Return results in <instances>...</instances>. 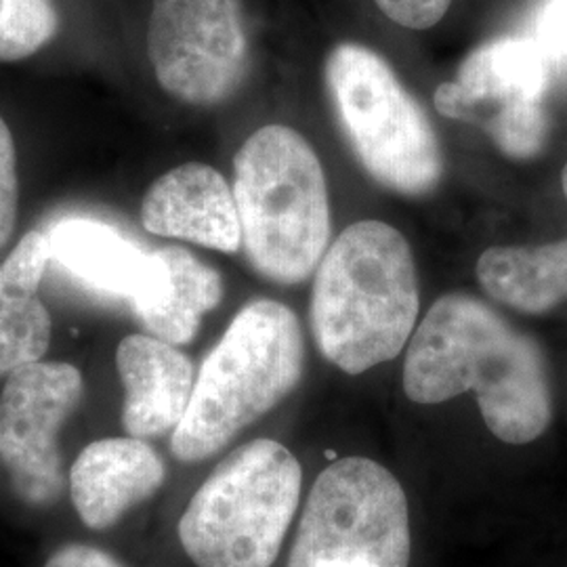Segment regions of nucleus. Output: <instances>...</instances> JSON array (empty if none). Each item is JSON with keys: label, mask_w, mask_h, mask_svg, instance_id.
I'll return each mask as SVG.
<instances>
[{"label": "nucleus", "mask_w": 567, "mask_h": 567, "mask_svg": "<svg viewBox=\"0 0 567 567\" xmlns=\"http://www.w3.org/2000/svg\"><path fill=\"white\" fill-rule=\"evenodd\" d=\"M142 224L154 236L221 252L243 248L234 189L208 164L185 163L152 183L142 203Z\"/></svg>", "instance_id": "nucleus-12"}, {"label": "nucleus", "mask_w": 567, "mask_h": 567, "mask_svg": "<svg viewBox=\"0 0 567 567\" xmlns=\"http://www.w3.org/2000/svg\"><path fill=\"white\" fill-rule=\"evenodd\" d=\"M416 265L383 221L349 225L316 269L311 328L326 360L362 374L404 349L419 318Z\"/></svg>", "instance_id": "nucleus-2"}, {"label": "nucleus", "mask_w": 567, "mask_h": 567, "mask_svg": "<svg viewBox=\"0 0 567 567\" xmlns=\"http://www.w3.org/2000/svg\"><path fill=\"white\" fill-rule=\"evenodd\" d=\"M487 295L522 313H547L567 301V238L540 246H492L477 261Z\"/></svg>", "instance_id": "nucleus-16"}, {"label": "nucleus", "mask_w": 567, "mask_h": 567, "mask_svg": "<svg viewBox=\"0 0 567 567\" xmlns=\"http://www.w3.org/2000/svg\"><path fill=\"white\" fill-rule=\"evenodd\" d=\"M166 477L163 458L140 437H107L82 450L70 471V494L84 526L105 529L147 501Z\"/></svg>", "instance_id": "nucleus-14"}, {"label": "nucleus", "mask_w": 567, "mask_h": 567, "mask_svg": "<svg viewBox=\"0 0 567 567\" xmlns=\"http://www.w3.org/2000/svg\"><path fill=\"white\" fill-rule=\"evenodd\" d=\"M20 182L13 135L0 116V248L11 240L18 224Z\"/></svg>", "instance_id": "nucleus-19"}, {"label": "nucleus", "mask_w": 567, "mask_h": 567, "mask_svg": "<svg viewBox=\"0 0 567 567\" xmlns=\"http://www.w3.org/2000/svg\"><path fill=\"white\" fill-rule=\"evenodd\" d=\"M553 58L536 39L505 37L477 47L454 81L435 91L450 121L477 124L513 161L536 158L548 137L547 95Z\"/></svg>", "instance_id": "nucleus-8"}, {"label": "nucleus", "mask_w": 567, "mask_h": 567, "mask_svg": "<svg viewBox=\"0 0 567 567\" xmlns=\"http://www.w3.org/2000/svg\"><path fill=\"white\" fill-rule=\"evenodd\" d=\"M49 264L41 229L28 231L0 264V377L41 362L51 344V313L39 297Z\"/></svg>", "instance_id": "nucleus-15"}, {"label": "nucleus", "mask_w": 567, "mask_h": 567, "mask_svg": "<svg viewBox=\"0 0 567 567\" xmlns=\"http://www.w3.org/2000/svg\"><path fill=\"white\" fill-rule=\"evenodd\" d=\"M404 391L423 405L475 391L489 433L511 446L532 444L553 421L538 343L463 292L437 299L416 328L405 353Z\"/></svg>", "instance_id": "nucleus-1"}, {"label": "nucleus", "mask_w": 567, "mask_h": 567, "mask_svg": "<svg viewBox=\"0 0 567 567\" xmlns=\"http://www.w3.org/2000/svg\"><path fill=\"white\" fill-rule=\"evenodd\" d=\"M116 365L124 385V431L140 440L175 431L196 385L192 360L154 334H131L118 344Z\"/></svg>", "instance_id": "nucleus-13"}, {"label": "nucleus", "mask_w": 567, "mask_h": 567, "mask_svg": "<svg viewBox=\"0 0 567 567\" xmlns=\"http://www.w3.org/2000/svg\"><path fill=\"white\" fill-rule=\"evenodd\" d=\"M82 398V374L65 362L41 360L7 377L0 391V461L23 503L51 507L60 501L65 487L60 431Z\"/></svg>", "instance_id": "nucleus-10"}, {"label": "nucleus", "mask_w": 567, "mask_h": 567, "mask_svg": "<svg viewBox=\"0 0 567 567\" xmlns=\"http://www.w3.org/2000/svg\"><path fill=\"white\" fill-rule=\"evenodd\" d=\"M386 18L410 30H429L444 20L452 0H374Z\"/></svg>", "instance_id": "nucleus-20"}, {"label": "nucleus", "mask_w": 567, "mask_h": 567, "mask_svg": "<svg viewBox=\"0 0 567 567\" xmlns=\"http://www.w3.org/2000/svg\"><path fill=\"white\" fill-rule=\"evenodd\" d=\"M536 32L553 60H567V0H545Z\"/></svg>", "instance_id": "nucleus-21"}, {"label": "nucleus", "mask_w": 567, "mask_h": 567, "mask_svg": "<svg viewBox=\"0 0 567 567\" xmlns=\"http://www.w3.org/2000/svg\"><path fill=\"white\" fill-rule=\"evenodd\" d=\"M324 79L347 140L377 182L408 196L440 183L437 135L381 55L364 44H337L326 58Z\"/></svg>", "instance_id": "nucleus-6"}, {"label": "nucleus", "mask_w": 567, "mask_h": 567, "mask_svg": "<svg viewBox=\"0 0 567 567\" xmlns=\"http://www.w3.org/2000/svg\"><path fill=\"white\" fill-rule=\"evenodd\" d=\"M410 517L385 466L341 458L311 487L288 567H408Z\"/></svg>", "instance_id": "nucleus-7"}, {"label": "nucleus", "mask_w": 567, "mask_h": 567, "mask_svg": "<svg viewBox=\"0 0 567 567\" xmlns=\"http://www.w3.org/2000/svg\"><path fill=\"white\" fill-rule=\"evenodd\" d=\"M166 265V282L156 301L135 309L145 330L171 344H187L200 322L224 299V280L217 269L203 264L182 246L158 250Z\"/></svg>", "instance_id": "nucleus-17"}, {"label": "nucleus", "mask_w": 567, "mask_h": 567, "mask_svg": "<svg viewBox=\"0 0 567 567\" xmlns=\"http://www.w3.org/2000/svg\"><path fill=\"white\" fill-rule=\"evenodd\" d=\"M301 324L286 305L259 299L231 320L196 377L173 454L198 463L282 402L303 377Z\"/></svg>", "instance_id": "nucleus-3"}, {"label": "nucleus", "mask_w": 567, "mask_h": 567, "mask_svg": "<svg viewBox=\"0 0 567 567\" xmlns=\"http://www.w3.org/2000/svg\"><path fill=\"white\" fill-rule=\"evenodd\" d=\"M147 55L156 81L175 100L217 105L248 72L240 0H154Z\"/></svg>", "instance_id": "nucleus-9"}, {"label": "nucleus", "mask_w": 567, "mask_h": 567, "mask_svg": "<svg viewBox=\"0 0 567 567\" xmlns=\"http://www.w3.org/2000/svg\"><path fill=\"white\" fill-rule=\"evenodd\" d=\"M47 238L53 264L93 290L126 299L133 311L163 292L166 265L158 250H145L112 225L70 217L47 229Z\"/></svg>", "instance_id": "nucleus-11"}, {"label": "nucleus", "mask_w": 567, "mask_h": 567, "mask_svg": "<svg viewBox=\"0 0 567 567\" xmlns=\"http://www.w3.org/2000/svg\"><path fill=\"white\" fill-rule=\"evenodd\" d=\"M44 567H122L112 555L102 548L86 545L61 547Z\"/></svg>", "instance_id": "nucleus-22"}, {"label": "nucleus", "mask_w": 567, "mask_h": 567, "mask_svg": "<svg viewBox=\"0 0 567 567\" xmlns=\"http://www.w3.org/2000/svg\"><path fill=\"white\" fill-rule=\"evenodd\" d=\"M297 456L274 440L227 454L196 489L179 522L185 555L198 567H271L301 503Z\"/></svg>", "instance_id": "nucleus-5"}, {"label": "nucleus", "mask_w": 567, "mask_h": 567, "mask_svg": "<svg viewBox=\"0 0 567 567\" xmlns=\"http://www.w3.org/2000/svg\"><path fill=\"white\" fill-rule=\"evenodd\" d=\"M234 196L250 265L271 282L299 284L322 261L330 240L324 168L290 126L267 124L234 161Z\"/></svg>", "instance_id": "nucleus-4"}, {"label": "nucleus", "mask_w": 567, "mask_h": 567, "mask_svg": "<svg viewBox=\"0 0 567 567\" xmlns=\"http://www.w3.org/2000/svg\"><path fill=\"white\" fill-rule=\"evenodd\" d=\"M60 16L53 0H0V61H21L55 39Z\"/></svg>", "instance_id": "nucleus-18"}, {"label": "nucleus", "mask_w": 567, "mask_h": 567, "mask_svg": "<svg viewBox=\"0 0 567 567\" xmlns=\"http://www.w3.org/2000/svg\"><path fill=\"white\" fill-rule=\"evenodd\" d=\"M561 187H564V194H566L567 200V164L566 168H564V175H561Z\"/></svg>", "instance_id": "nucleus-23"}]
</instances>
